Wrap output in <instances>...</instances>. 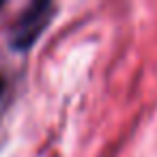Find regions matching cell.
I'll return each instance as SVG.
<instances>
[{
  "label": "cell",
  "instance_id": "cell-1",
  "mask_svg": "<svg viewBox=\"0 0 157 157\" xmlns=\"http://www.w3.org/2000/svg\"><path fill=\"white\" fill-rule=\"evenodd\" d=\"M56 15V5L50 0H37L30 2L17 17V22L11 28L9 35V43L13 50L17 52H26L28 48H33L37 43V39L43 35V30L52 24Z\"/></svg>",
  "mask_w": 157,
  "mask_h": 157
},
{
  "label": "cell",
  "instance_id": "cell-2",
  "mask_svg": "<svg viewBox=\"0 0 157 157\" xmlns=\"http://www.w3.org/2000/svg\"><path fill=\"white\" fill-rule=\"evenodd\" d=\"M2 93H5V78L0 75V95H2Z\"/></svg>",
  "mask_w": 157,
  "mask_h": 157
},
{
  "label": "cell",
  "instance_id": "cell-3",
  "mask_svg": "<svg viewBox=\"0 0 157 157\" xmlns=\"http://www.w3.org/2000/svg\"><path fill=\"white\" fill-rule=\"evenodd\" d=\"M2 7H5V2H2V0H0V9H2Z\"/></svg>",
  "mask_w": 157,
  "mask_h": 157
}]
</instances>
